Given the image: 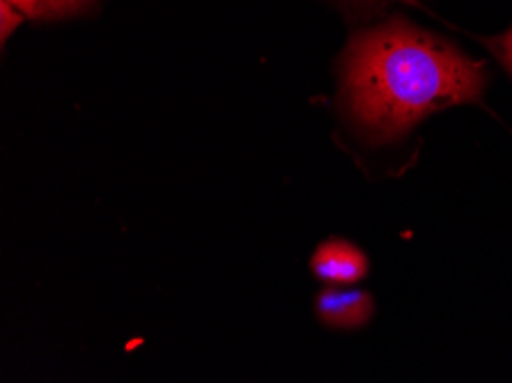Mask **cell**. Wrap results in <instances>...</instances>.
Listing matches in <instances>:
<instances>
[{"instance_id":"cell-1","label":"cell","mask_w":512,"mask_h":383,"mask_svg":"<svg viewBox=\"0 0 512 383\" xmlns=\"http://www.w3.org/2000/svg\"><path fill=\"white\" fill-rule=\"evenodd\" d=\"M483 88L480 62L402 17L356 35L345 56L347 108L372 138L405 134L425 115L476 101Z\"/></svg>"},{"instance_id":"cell-2","label":"cell","mask_w":512,"mask_h":383,"mask_svg":"<svg viewBox=\"0 0 512 383\" xmlns=\"http://www.w3.org/2000/svg\"><path fill=\"white\" fill-rule=\"evenodd\" d=\"M313 271L331 285H352L368 273V260L347 241H327L313 255Z\"/></svg>"},{"instance_id":"cell-3","label":"cell","mask_w":512,"mask_h":383,"mask_svg":"<svg viewBox=\"0 0 512 383\" xmlns=\"http://www.w3.org/2000/svg\"><path fill=\"white\" fill-rule=\"evenodd\" d=\"M317 312L329 326L359 328L372 315V299L361 289L329 287L317 299Z\"/></svg>"},{"instance_id":"cell-4","label":"cell","mask_w":512,"mask_h":383,"mask_svg":"<svg viewBox=\"0 0 512 383\" xmlns=\"http://www.w3.org/2000/svg\"><path fill=\"white\" fill-rule=\"evenodd\" d=\"M21 14L33 19H60L81 12L90 0H10Z\"/></svg>"},{"instance_id":"cell-5","label":"cell","mask_w":512,"mask_h":383,"mask_svg":"<svg viewBox=\"0 0 512 383\" xmlns=\"http://www.w3.org/2000/svg\"><path fill=\"white\" fill-rule=\"evenodd\" d=\"M21 17L23 14L10 3V0H0V37H3V42L10 37L12 30L19 26Z\"/></svg>"},{"instance_id":"cell-6","label":"cell","mask_w":512,"mask_h":383,"mask_svg":"<svg viewBox=\"0 0 512 383\" xmlns=\"http://www.w3.org/2000/svg\"><path fill=\"white\" fill-rule=\"evenodd\" d=\"M492 44H494V51L499 53V58H501L503 62H506L508 69L512 72V28H510L508 33L503 35V37L494 39Z\"/></svg>"},{"instance_id":"cell-7","label":"cell","mask_w":512,"mask_h":383,"mask_svg":"<svg viewBox=\"0 0 512 383\" xmlns=\"http://www.w3.org/2000/svg\"><path fill=\"white\" fill-rule=\"evenodd\" d=\"M356 3H363V5H379V3H389V0H356ZM405 3H414V0H405Z\"/></svg>"}]
</instances>
